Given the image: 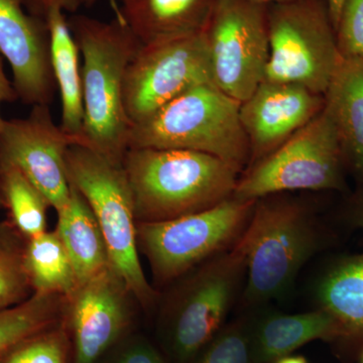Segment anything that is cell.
Instances as JSON below:
<instances>
[{
    "instance_id": "7402d4cb",
    "label": "cell",
    "mask_w": 363,
    "mask_h": 363,
    "mask_svg": "<svg viewBox=\"0 0 363 363\" xmlns=\"http://www.w3.org/2000/svg\"><path fill=\"white\" fill-rule=\"evenodd\" d=\"M25 262L33 294L68 298L79 286L73 262L56 230L26 240Z\"/></svg>"
},
{
    "instance_id": "5bb4252c",
    "label": "cell",
    "mask_w": 363,
    "mask_h": 363,
    "mask_svg": "<svg viewBox=\"0 0 363 363\" xmlns=\"http://www.w3.org/2000/svg\"><path fill=\"white\" fill-rule=\"evenodd\" d=\"M20 0H0V54L7 60L23 104L49 105L57 88L44 18L23 11Z\"/></svg>"
},
{
    "instance_id": "9a60e30c",
    "label": "cell",
    "mask_w": 363,
    "mask_h": 363,
    "mask_svg": "<svg viewBox=\"0 0 363 363\" xmlns=\"http://www.w3.org/2000/svg\"><path fill=\"white\" fill-rule=\"evenodd\" d=\"M325 99L304 87L264 80L240 104L252 164L264 159L324 108Z\"/></svg>"
},
{
    "instance_id": "d4e9b609",
    "label": "cell",
    "mask_w": 363,
    "mask_h": 363,
    "mask_svg": "<svg viewBox=\"0 0 363 363\" xmlns=\"http://www.w3.org/2000/svg\"><path fill=\"white\" fill-rule=\"evenodd\" d=\"M26 240L13 224L0 221V310L25 302L33 295L26 269Z\"/></svg>"
},
{
    "instance_id": "1f68e13d",
    "label": "cell",
    "mask_w": 363,
    "mask_h": 363,
    "mask_svg": "<svg viewBox=\"0 0 363 363\" xmlns=\"http://www.w3.org/2000/svg\"><path fill=\"white\" fill-rule=\"evenodd\" d=\"M344 1L345 0H327L329 16H330L332 25L335 30L338 26L339 18H340Z\"/></svg>"
},
{
    "instance_id": "2e32d148",
    "label": "cell",
    "mask_w": 363,
    "mask_h": 363,
    "mask_svg": "<svg viewBox=\"0 0 363 363\" xmlns=\"http://www.w3.org/2000/svg\"><path fill=\"white\" fill-rule=\"evenodd\" d=\"M324 99L345 162L363 185V59L341 58Z\"/></svg>"
},
{
    "instance_id": "9c48e42d",
    "label": "cell",
    "mask_w": 363,
    "mask_h": 363,
    "mask_svg": "<svg viewBox=\"0 0 363 363\" xmlns=\"http://www.w3.org/2000/svg\"><path fill=\"white\" fill-rule=\"evenodd\" d=\"M267 28L264 80L301 86L324 96L342 58L328 7L286 2L272 14Z\"/></svg>"
},
{
    "instance_id": "7c38bea8",
    "label": "cell",
    "mask_w": 363,
    "mask_h": 363,
    "mask_svg": "<svg viewBox=\"0 0 363 363\" xmlns=\"http://www.w3.org/2000/svg\"><path fill=\"white\" fill-rule=\"evenodd\" d=\"M74 145L75 140L52 121L49 105H35L26 118L4 119L0 164L18 167L58 212L70 198L66 152Z\"/></svg>"
},
{
    "instance_id": "8992f818",
    "label": "cell",
    "mask_w": 363,
    "mask_h": 363,
    "mask_svg": "<svg viewBox=\"0 0 363 363\" xmlns=\"http://www.w3.org/2000/svg\"><path fill=\"white\" fill-rule=\"evenodd\" d=\"M247 267L235 245L179 279L162 306L167 345L177 362L194 359L225 325Z\"/></svg>"
},
{
    "instance_id": "cb8c5ba5",
    "label": "cell",
    "mask_w": 363,
    "mask_h": 363,
    "mask_svg": "<svg viewBox=\"0 0 363 363\" xmlns=\"http://www.w3.org/2000/svg\"><path fill=\"white\" fill-rule=\"evenodd\" d=\"M66 298L35 293L25 302L0 310V355L23 339L63 320Z\"/></svg>"
},
{
    "instance_id": "d6986e66",
    "label": "cell",
    "mask_w": 363,
    "mask_h": 363,
    "mask_svg": "<svg viewBox=\"0 0 363 363\" xmlns=\"http://www.w3.org/2000/svg\"><path fill=\"white\" fill-rule=\"evenodd\" d=\"M71 185V184H70ZM55 229L73 262L79 285L111 267L104 234L85 198L71 185L69 201Z\"/></svg>"
},
{
    "instance_id": "277c9868",
    "label": "cell",
    "mask_w": 363,
    "mask_h": 363,
    "mask_svg": "<svg viewBox=\"0 0 363 363\" xmlns=\"http://www.w3.org/2000/svg\"><path fill=\"white\" fill-rule=\"evenodd\" d=\"M320 243L315 220L302 205L269 196L257 200L245 231L234 245L247 267L243 297L248 304L286 295Z\"/></svg>"
},
{
    "instance_id": "30bf717a",
    "label": "cell",
    "mask_w": 363,
    "mask_h": 363,
    "mask_svg": "<svg viewBox=\"0 0 363 363\" xmlns=\"http://www.w3.org/2000/svg\"><path fill=\"white\" fill-rule=\"evenodd\" d=\"M206 83L214 82L204 28L140 45L124 82V106L131 125Z\"/></svg>"
},
{
    "instance_id": "74e56055",
    "label": "cell",
    "mask_w": 363,
    "mask_h": 363,
    "mask_svg": "<svg viewBox=\"0 0 363 363\" xmlns=\"http://www.w3.org/2000/svg\"><path fill=\"white\" fill-rule=\"evenodd\" d=\"M362 363H363V355H362Z\"/></svg>"
},
{
    "instance_id": "ba28073f",
    "label": "cell",
    "mask_w": 363,
    "mask_h": 363,
    "mask_svg": "<svg viewBox=\"0 0 363 363\" xmlns=\"http://www.w3.org/2000/svg\"><path fill=\"white\" fill-rule=\"evenodd\" d=\"M344 164L337 130L323 108L278 149L253 164L238 179L233 196L257 201L288 191L341 190Z\"/></svg>"
},
{
    "instance_id": "e0dca14e",
    "label": "cell",
    "mask_w": 363,
    "mask_h": 363,
    "mask_svg": "<svg viewBox=\"0 0 363 363\" xmlns=\"http://www.w3.org/2000/svg\"><path fill=\"white\" fill-rule=\"evenodd\" d=\"M252 324L257 363H274L312 341L342 338L337 322L321 308L298 314L271 313Z\"/></svg>"
},
{
    "instance_id": "4dcf8cb0",
    "label": "cell",
    "mask_w": 363,
    "mask_h": 363,
    "mask_svg": "<svg viewBox=\"0 0 363 363\" xmlns=\"http://www.w3.org/2000/svg\"><path fill=\"white\" fill-rule=\"evenodd\" d=\"M18 99L13 83L7 78L4 68V57L0 54V105L4 102H13ZM4 119L0 116V128Z\"/></svg>"
},
{
    "instance_id": "f1b7e54d",
    "label": "cell",
    "mask_w": 363,
    "mask_h": 363,
    "mask_svg": "<svg viewBox=\"0 0 363 363\" xmlns=\"http://www.w3.org/2000/svg\"><path fill=\"white\" fill-rule=\"evenodd\" d=\"M113 363H166L150 343L135 341L117 354Z\"/></svg>"
},
{
    "instance_id": "8fae6325",
    "label": "cell",
    "mask_w": 363,
    "mask_h": 363,
    "mask_svg": "<svg viewBox=\"0 0 363 363\" xmlns=\"http://www.w3.org/2000/svg\"><path fill=\"white\" fill-rule=\"evenodd\" d=\"M214 84L240 104L266 78L269 28L259 4L218 0L204 26Z\"/></svg>"
},
{
    "instance_id": "836d02e7",
    "label": "cell",
    "mask_w": 363,
    "mask_h": 363,
    "mask_svg": "<svg viewBox=\"0 0 363 363\" xmlns=\"http://www.w3.org/2000/svg\"><path fill=\"white\" fill-rule=\"evenodd\" d=\"M247 1L255 2V4H262V2H283V4H286V2H290L291 0H247Z\"/></svg>"
},
{
    "instance_id": "8d00e7d4",
    "label": "cell",
    "mask_w": 363,
    "mask_h": 363,
    "mask_svg": "<svg viewBox=\"0 0 363 363\" xmlns=\"http://www.w3.org/2000/svg\"><path fill=\"white\" fill-rule=\"evenodd\" d=\"M96 1H98V0H83V2H85V4H92Z\"/></svg>"
},
{
    "instance_id": "e575fe53",
    "label": "cell",
    "mask_w": 363,
    "mask_h": 363,
    "mask_svg": "<svg viewBox=\"0 0 363 363\" xmlns=\"http://www.w3.org/2000/svg\"><path fill=\"white\" fill-rule=\"evenodd\" d=\"M0 209H6V204H4V200L1 193H0Z\"/></svg>"
},
{
    "instance_id": "484cf974",
    "label": "cell",
    "mask_w": 363,
    "mask_h": 363,
    "mask_svg": "<svg viewBox=\"0 0 363 363\" xmlns=\"http://www.w3.org/2000/svg\"><path fill=\"white\" fill-rule=\"evenodd\" d=\"M71 354L70 336L62 320L2 353L0 363H69Z\"/></svg>"
},
{
    "instance_id": "d590c367",
    "label": "cell",
    "mask_w": 363,
    "mask_h": 363,
    "mask_svg": "<svg viewBox=\"0 0 363 363\" xmlns=\"http://www.w3.org/2000/svg\"><path fill=\"white\" fill-rule=\"evenodd\" d=\"M358 225L362 227L363 229V210L362 211V213L359 214V218H358Z\"/></svg>"
},
{
    "instance_id": "5b68a950",
    "label": "cell",
    "mask_w": 363,
    "mask_h": 363,
    "mask_svg": "<svg viewBox=\"0 0 363 363\" xmlns=\"http://www.w3.org/2000/svg\"><path fill=\"white\" fill-rule=\"evenodd\" d=\"M69 182L85 198L104 234L114 271L125 281L143 309L157 304L159 293L150 286L136 243L133 192L123 164H116L84 145L66 152Z\"/></svg>"
},
{
    "instance_id": "f546056e",
    "label": "cell",
    "mask_w": 363,
    "mask_h": 363,
    "mask_svg": "<svg viewBox=\"0 0 363 363\" xmlns=\"http://www.w3.org/2000/svg\"><path fill=\"white\" fill-rule=\"evenodd\" d=\"M28 13L40 18H45L52 9H63L64 11H75L83 0H20Z\"/></svg>"
},
{
    "instance_id": "ac0fdd59",
    "label": "cell",
    "mask_w": 363,
    "mask_h": 363,
    "mask_svg": "<svg viewBox=\"0 0 363 363\" xmlns=\"http://www.w3.org/2000/svg\"><path fill=\"white\" fill-rule=\"evenodd\" d=\"M50 35L52 73L61 95L62 130L81 145L84 126L80 52L63 9H52L45 18Z\"/></svg>"
},
{
    "instance_id": "ffe728a7",
    "label": "cell",
    "mask_w": 363,
    "mask_h": 363,
    "mask_svg": "<svg viewBox=\"0 0 363 363\" xmlns=\"http://www.w3.org/2000/svg\"><path fill=\"white\" fill-rule=\"evenodd\" d=\"M117 16L142 45L204 28L206 0H121Z\"/></svg>"
},
{
    "instance_id": "4316f807",
    "label": "cell",
    "mask_w": 363,
    "mask_h": 363,
    "mask_svg": "<svg viewBox=\"0 0 363 363\" xmlns=\"http://www.w3.org/2000/svg\"><path fill=\"white\" fill-rule=\"evenodd\" d=\"M195 358V363H257L252 320L225 325Z\"/></svg>"
},
{
    "instance_id": "83f0119b",
    "label": "cell",
    "mask_w": 363,
    "mask_h": 363,
    "mask_svg": "<svg viewBox=\"0 0 363 363\" xmlns=\"http://www.w3.org/2000/svg\"><path fill=\"white\" fill-rule=\"evenodd\" d=\"M342 58L363 59V0H345L336 28Z\"/></svg>"
},
{
    "instance_id": "44dd1931",
    "label": "cell",
    "mask_w": 363,
    "mask_h": 363,
    "mask_svg": "<svg viewBox=\"0 0 363 363\" xmlns=\"http://www.w3.org/2000/svg\"><path fill=\"white\" fill-rule=\"evenodd\" d=\"M317 298L337 322L342 338H363V253L328 269L318 284Z\"/></svg>"
},
{
    "instance_id": "603a6c76",
    "label": "cell",
    "mask_w": 363,
    "mask_h": 363,
    "mask_svg": "<svg viewBox=\"0 0 363 363\" xmlns=\"http://www.w3.org/2000/svg\"><path fill=\"white\" fill-rule=\"evenodd\" d=\"M0 193L9 222L26 240L47 231V211L51 205L18 167L0 164Z\"/></svg>"
},
{
    "instance_id": "52a82bcc",
    "label": "cell",
    "mask_w": 363,
    "mask_h": 363,
    "mask_svg": "<svg viewBox=\"0 0 363 363\" xmlns=\"http://www.w3.org/2000/svg\"><path fill=\"white\" fill-rule=\"evenodd\" d=\"M257 201L228 198L216 206L173 220L136 223L138 252L147 257L155 283H175L240 240Z\"/></svg>"
},
{
    "instance_id": "6da1fadb",
    "label": "cell",
    "mask_w": 363,
    "mask_h": 363,
    "mask_svg": "<svg viewBox=\"0 0 363 363\" xmlns=\"http://www.w3.org/2000/svg\"><path fill=\"white\" fill-rule=\"evenodd\" d=\"M68 23L83 59L84 126L79 145L123 164L131 128L124 82L142 43L118 16L111 21L74 16Z\"/></svg>"
},
{
    "instance_id": "d6a6232c",
    "label": "cell",
    "mask_w": 363,
    "mask_h": 363,
    "mask_svg": "<svg viewBox=\"0 0 363 363\" xmlns=\"http://www.w3.org/2000/svg\"><path fill=\"white\" fill-rule=\"evenodd\" d=\"M274 363H309L307 358L302 355L289 354L277 359Z\"/></svg>"
},
{
    "instance_id": "3957f363",
    "label": "cell",
    "mask_w": 363,
    "mask_h": 363,
    "mask_svg": "<svg viewBox=\"0 0 363 363\" xmlns=\"http://www.w3.org/2000/svg\"><path fill=\"white\" fill-rule=\"evenodd\" d=\"M240 102L214 83L196 86L131 125L130 149L187 150L212 155L238 169L250 160Z\"/></svg>"
},
{
    "instance_id": "4fadbf2b",
    "label": "cell",
    "mask_w": 363,
    "mask_h": 363,
    "mask_svg": "<svg viewBox=\"0 0 363 363\" xmlns=\"http://www.w3.org/2000/svg\"><path fill=\"white\" fill-rule=\"evenodd\" d=\"M136 302L124 279L109 267L66 298L63 323L74 363H96L128 330Z\"/></svg>"
},
{
    "instance_id": "7a4b0ae2",
    "label": "cell",
    "mask_w": 363,
    "mask_h": 363,
    "mask_svg": "<svg viewBox=\"0 0 363 363\" xmlns=\"http://www.w3.org/2000/svg\"><path fill=\"white\" fill-rule=\"evenodd\" d=\"M123 167L138 223L173 220L233 197L240 169L187 150L130 149Z\"/></svg>"
}]
</instances>
